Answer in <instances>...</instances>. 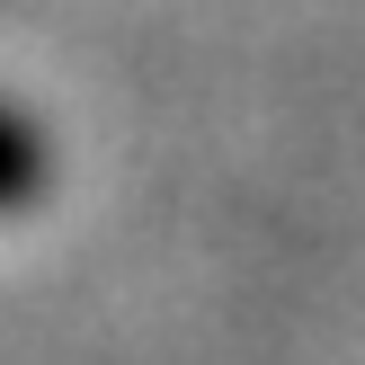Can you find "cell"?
<instances>
[{
	"label": "cell",
	"mask_w": 365,
	"mask_h": 365,
	"mask_svg": "<svg viewBox=\"0 0 365 365\" xmlns=\"http://www.w3.org/2000/svg\"><path fill=\"white\" fill-rule=\"evenodd\" d=\"M27 196H36V134L0 107V214L27 205Z\"/></svg>",
	"instance_id": "obj_1"
}]
</instances>
